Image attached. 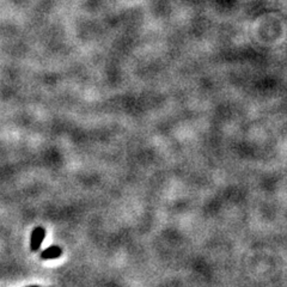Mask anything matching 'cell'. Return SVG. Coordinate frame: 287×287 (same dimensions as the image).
Wrapping results in <instances>:
<instances>
[{
    "label": "cell",
    "mask_w": 287,
    "mask_h": 287,
    "mask_svg": "<svg viewBox=\"0 0 287 287\" xmlns=\"http://www.w3.org/2000/svg\"><path fill=\"white\" fill-rule=\"evenodd\" d=\"M45 235H46V230L41 228V226L34 229V231L31 233V240H30V248L32 251L39 250L41 244L43 242V238H45Z\"/></svg>",
    "instance_id": "obj_1"
},
{
    "label": "cell",
    "mask_w": 287,
    "mask_h": 287,
    "mask_svg": "<svg viewBox=\"0 0 287 287\" xmlns=\"http://www.w3.org/2000/svg\"><path fill=\"white\" fill-rule=\"evenodd\" d=\"M30 287H38V286H30Z\"/></svg>",
    "instance_id": "obj_3"
},
{
    "label": "cell",
    "mask_w": 287,
    "mask_h": 287,
    "mask_svg": "<svg viewBox=\"0 0 287 287\" xmlns=\"http://www.w3.org/2000/svg\"><path fill=\"white\" fill-rule=\"evenodd\" d=\"M61 254H63V250H61V248L56 247V245H53V247H49L48 249H46L45 251H42L41 258H42V260H53V258H56V257L61 256Z\"/></svg>",
    "instance_id": "obj_2"
}]
</instances>
